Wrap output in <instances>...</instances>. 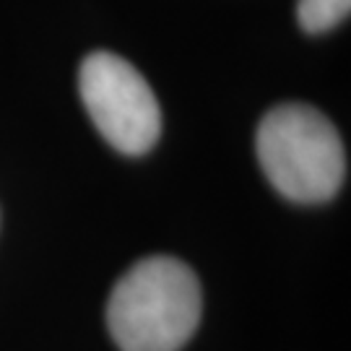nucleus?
I'll use <instances>...</instances> for the list:
<instances>
[{
  "mask_svg": "<svg viewBox=\"0 0 351 351\" xmlns=\"http://www.w3.org/2000/svg\"><path fill=\"white\" fill-rule=\"evenodd\" d=\"M201 320V284L177 258L136 263L112 289L107 326L123 351H180Z\"/></svg>",
  "mask_w": 351,
  "mask_h": 351,
  "instance_id": "nucleus-1",
  "label": "nucleus"
},
{
  "mask_svg": "<svg viewBox=\"0 0 351 351\" xmlns=\"http://www.w3.org/2000/svg\"><path fill=\"white\" fill-rule=\"evenodd\" d=\"M255 149L265 177L289 201H328L343 185L346 154L339 130L307 104L271 110L258 128Z\"/></svg>",
  "mask_w": 351,
  "mask_h": 351,
  "instance_id": "nucleus-2",
  "label": "nucleus"
},
{
  "mask_svg": "<svg viewBox=\"0 0 351 351\" xmlns=\"http://www.w3.org/2000/svg\"><path fill=\"white\" fill-rule=\"evenodd\" d=\"M78 91L91 123L120 154L141 156L162 133V110L146 78L112 52H91L78 71Z\"/></svg>",
  "mask_w": 351,
  "mask_h": 351,
  "instance_id": "nucleus-3",
  "label": "nucleus"
},
{
  "mask_svg": "<svg viewBox=\"0 0 351 351\" xmlns=\"http://www.w3.org/2000/svg\"><path fill=\"white\" fill-rule=\"evenodd\" d=\"M351 0H300L297 19L310 34H320L339 26L349 16Z\"/></svg>",
  "mask_w": 351,
  "mask_h": 351,
  "instance_id": "nucleus-4",
  "label": "nucleus"
}]
</instances>
